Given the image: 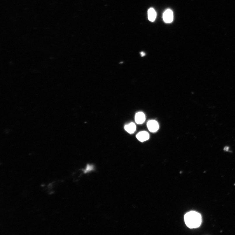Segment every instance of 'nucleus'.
Segmentation results:
<instances>
[{
	"label": "nucleus",
	"instance_id": "nucleus-1",
	"mask_svg": "<svg viewBox=\"0 0 235 235\" xmlns=\"http://www.w3.org/2000/svg\"><path fill=\"white\" fill-rule=\"evenodd\" d=\"M184 219L186 225L190 228L199 227L201 222V215L195 211L187 213L185 215Z\"/></svg>",
	"mask_w": 235,
	"mask_h": 235
},
{
	"label": "nucleus",
	"instance_id": "nucleus-2",
	"mask_svg": "<svg viewBox=\"0 0 235 235\" xmlns=\"http://www.w3.org/2000/svg\"><path fill=\"white\" fill-rule=\"evenodd\" d=\"M173 15L172 10L168 9L166 10L163 14V19L166 23H171L173 20Z\"/></svg>",
	"mask_w": 235,
	"mask_h": 235
},
{
	"label": "nucleus",
	"instance_id": "nucleus-3",
	"mask_svg": "<svg viewBox=\"0 0 235 235\" xmlns=\"http://www.w3.org/2000/svg\"><path fill=\"white\" fill-rule=\"evenodd\" d=\"M147 126L150 132H157L159 129V126L157 122L155 120H150L147 123Z\"/></svg>",
	"mask_w": 235,
	"mask_h": 235
},
{
	"label": "nucleus",
	"instance_id": "nucleus-4",
	"mask_svg": "<svg viewBox=\"0 0 235 235\" xmlns=\"http://www.w3.org/2000/svg\"><path fill=\"white\" fill-rule=\"evenodd\" d=\"M135 120L136 124H143L145 120V115L142 112H138L136 114Z\"/></svg>",
	"mask_w": 235,
	"mask_h": 235
},
{
	"label": "nucleus",
	"instance_id": "nucleus-5",
	"mask_svg": "<svg viewBox=\"0 0 235 235\" xmlns=\"http://www.w3.org/2000/svg\"><path fill=\"white\" fill-rule=\"evenodd\" d=\"M136 138L141 142H144L149 140V135L146 131H141L138 133L136 135Z\"/></svg>",
	"mask_w": 235,
	"mask_h": 235
},
{
	"label": "nucleus",
	"instance_id": "nucleus-6",
	"mask_svg": "<svg viewBox=\"0 0 235 235\" xmlns=\"http://www.w3.org/2000/svg\"><path fill=\"white\" fill-rule=\"evenodd\" d=\"M148 15L150 21L154 22L155 21L157 17V13L153 8H151L149 9L148 12Z\"/></svg>",
	"mask_w": 235,
	"mask_h": 235
},
{
	"label": "nucleus",
	"instance_id": "nucleus-7",
	"mask_svg": "<svg viewBox=\"0 0 235 235\" xmlns=\"http://www.w3.org/2000/svg\"><path fill=\"white\" fill-rule=\"evenodd\" d=\"M136 128L135 124L134 123L131 122L129 124L125 125L124 129L128 133L132 134L135 131Z\"/></svg>",
	"mask_w": 235,
	"mask_h": 235
},
{
	"label": "nucleus",
	"instance_id": "nucleus-8",
	"mask_svg": "<svg viewBox=\"0 0 235 235\" xmlns=\"http://www.w3.org/2000/svg\"><path fill=\"white\" fill-rule=\"evenodd\" d=\"M94 169V166L92 165H88L85 169L84 171L85 173H87Z\"/></svg>",
	"mask_w": 235,
	"mask_h": 235
},
{
	"label": "nucleus",
	"instance_id": "nucleus-9",
	"mask_svg": "<svg viewBox=\"0 0 235 235\" xmlns=\"http://www.w3.org/2000/svg\"><path fill=\"white\" fill-rule=\"evenodd\" d=\"M229 149V147L228 146H226L224 148V151L226 152H228Z\"/></svg>",
	"mask_w": 235,
	"mask_h": 235
},
{
	"label": "nucleus",
	"instance_id": "nucleus-10",
	"mask_svg": "<svg viewBox=\"0 0 235 235\" xmlns=\"http://www.w3.org/2000/svg\"><path fill=\"white\" fill-rule=\"evenodd\" d=\"M141 55L142 57H143L145 55V54L144 52H141Z\"/></svg>",
	"mask_w": 235,
	"mask_h": 235
}]
</instances>
